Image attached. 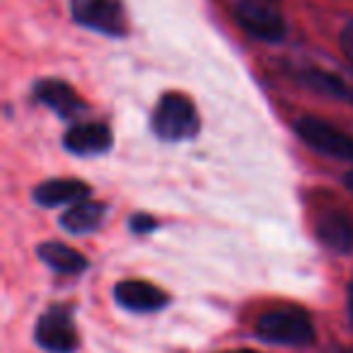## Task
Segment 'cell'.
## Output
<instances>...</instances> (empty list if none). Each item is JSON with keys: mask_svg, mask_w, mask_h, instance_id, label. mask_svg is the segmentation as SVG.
<instances>
[{"mask_svg": "<svg viewBox=\"0 0 353 353\" xmlns=\"http://www.w3.org/2000/svg\"><path fill=\"white\" fill-rule=\"evenodd\" d=\"M114 298L128 312H157L162 310L170 298H167L165 290H160L157 285L148 283V281H121V283L114 288Z\"/></svg>", "mask_w": 353, "mask_h": 353, "instance_id": "ba28073f", "label": "cell"}, {"mask_svg": "<svg viewBox=\"0 0 353 353\" xmlns=\"http://www.w3.org/2000/svg\"><path fill=\"white\" fill-rule=\"evenodd\" d=\"M235 17L240 27L261 41H281L288 32L281 12L271 0H240L235 6Z\"/></svg>", "mask_w": 353, "mask_h": 353, "instance_id": "3957f363", "label": "cell"}, {"mask_svg": "<svg viewBox=\"0 0 353 353\" xmlns=\"http://www.w3.org/2000/svg\"><path fill=\"white\" fill-rule=\"evenodd\" d=\"M295 128H298V136L322 155L336 157V160H353V138L348 133H343L341 128H336L334 123L314 117H305L295 123Z\"/></svg>", "mask_w": 353, "mask_h": 353, "instance_id": "5b68a950", "label": "cell"}, {"mask_svg": "<svg viewBox=\"0 0 353 353\" xmlns=\"http://www.w3.org/2000/svg\"><path fill=\"white\" fill-rule=\"evenodd\" d=\"M70 12L78 25L109 37L126 34V15L119 0H70Z\"/></svg>", "mask_w": 353, "mask_h": 353, "instance_id": "277c9868", "label": "cell"}, {"mask_svg": "<svg viewBox=\"0 0 353 353\" xmlns=\"http://www.w3.org/2000/svg\"><path fill=\"white\" fill-rule=\"evenodd\" d=\"M63 145L73 155H102L112 148V131L104 123L85 121L65 133Z\"/></svg>", "mask_w": 353, "mask_h": 353, "instance_id": "9c48e42d", "label": "cell"}, {"mask_svg": "<svg viewBox=\"0 0 353 353\" xmlns=\"http://www.w3.org/2000/svg\"><path fill=\"white\" fill-rule=\"evenodd\" d=\"M348 317H351V324H353V283L348 288Z\"/></svg>", "mask_w": 353, "mask_h": 353, "instance_id": "e0dca14e", "label": "cell"}, {"mask_svg": "<svg viewBox=\"0 0 353 353\" xmlns=\"http://www.w3.org/2000/svg\"><path fill=\"white\" fill-rule=\"evenodd\" d=\"M34 94L41 104H46V107L59 112L65 119L78 117L80 112H85V102L80 99V94L70 85L61 83V80H41L37 85Z\"/></svg>", "mask_w": 353, "mask_h": 353, "instance_id": "30bf717a", "label": "cell"}, {"mask_svg": "<svg viewBox=\"0 0 353 353\" xmlns=\"http://www.w3.org/2000/svg\"><path fill=\"white\" fill-rule=\"evenodd\" d=\"M39 259L44 261L46 266H51L54 271L65 276H75V274H83L88 269V259H85L80 252H75L73 247L68 245H61V242H46L37 250Z\"/></svg>", "mask_w": 353, "mask_h": 353, "instance_id": "5bb4252c", "label": "cell"}, {"mask_svg": "<svg viewBox=\"0 0 353 353\" xmlns=\"http://www.w3.org/2000/svg\"><path fill=\"white\" fill-rule=\"evenodd\" d=\"M346 187H348V192L353 194V172H348V176H346Z\"/></svg>", "mask_w": 353, "mask_h": 353, "instance_id": "ac0fdd59", "label": "cell"}, {"mask_svg": "<svg viewBox=\"0 0 353 353\" xmlns=\"http://www.w3.org/2000/svg\"><path fill=\"white\" fill-rule=\"evenodd\" d=\"M232 353H256V351H232Z\"/></svg>", "mask_w": 353, "mask_h": 353, "instance_id": "ffe728a7", "label": "cell"}, {"mask_svg": "<svg viewBox=\"0 0 353 353\" xmlns=\"http://www.w3.org/2000/svg\"><path fill=\"white\" fill-rule=\"evenodd\" d=\"M34 339L49 353H73L78 348V332L73 317L65 307H51L39 317L34 329Z\"/></svg>", "mask_w": 353, "mask_h": 353, "instance_id": "8992f818", "label": "cell"}, {"mask_svg": "<svg viewBox=\"0 0 353 353\" xmlns=\"http://www.w3.org/2000/svg\"><path fill=\"white\" fill-rule=\"evenodd\" d=\"M259 339L281 346H307L314 341V324L300 307H279L261 314L256 322Z\"/></svg>", "mask_w": 353, "mask_h": 353, "instance_id": "6da1fadb", "label": "cell"}, {"mask_svg": "<svg viewBox=\"0 0 353 353\" xmlns=\"http://www.w3.org/2000/svg\"><path fill=\"white\" fill-rule=\"evenodd\" d=\"M341 46H343V54H346L348 59L353 61V20L348 22L346 27H343V32H341Z\"/></svg>", "mask_w": 353, "mask_h": 353, "instance_id": "9a60e30c", "label": "cell"}, {"mask_svg": "<svg viewBox=\"0 0 353 353\" xmlns=\"http://www.w3.org/2000/svg\"><path fill=\"white\" fill-rule=\"evenodd\" d=\"M152 131L162 141H187L199 131V114L192 99L179 92H167L152 112Z\"/></svg>", "mask_w": 353, "mask_h": 353, "instance_id": "7a4b0ae2", "label": "cell"}, {"mask_svg": "<svg viewBox=\"0 0 353 353\" xmlns=\"http://www.w3.org/2000/svg\"><path fill=\"white\" fill-rule=\"evenodd\" d=\"M295 78L305 85V88L314 90V92L324 94V97L339 99L343 104H353V83L343 80L341 75L329 73L322 68H303L295 73Z\"/></svg>", "mask_w": 353, "mask_h": 353, "instance_id": "8fae6325", "label": "cell"}, {"mask_svg": "<svg viewBox=\"0 0 353 353\" xmlns=\"http://www.w3.org/2000/svg\"><path fill=\"white\" fill-rule=\"evenodd\" d=\"M131 228L136 232H148V230H152V228H155V221H152V218H148V216H136L131 221Z\"/></svg>", "mask_w": 353, "mask_h": 353, "instance_id": "2e32d148", "label": "cell"}, {"mask_svg": "<svg viewBox=\"0 0 353 353\" xmlns=\"http://www.w3.org/2000/svg\"><path fill=\"white\" fill-rule=\"evenodd\" d=\"M90 194V187L78 179H51L34 189V199L41 206H65V203H80Z\"/></svg>", "mask_w": 353, "mask_h": 353, "instance_id": "7c38bea8", "label": "cell"}, {"mask_svg": "<svg viewBox=\"0 0 353 353\" xmlns=\"http://www.w3.org/2000/svg\"><path fill=\"white\" fill-rule=\"evenodd\" d=\"M336 353H353V348H339Z\"/></svg>", "mask_w": 353, "mask_h": 353, "instance_id": "d6986e66", "label": "cell"}, {"mask_svg": "<svg viewBox=\"0 0 353 353\" xmlns=\"http://www.w3.org/2000/svg\"><path fill=\"white\" fill-rule=\"evenodd\" d=\"M104 213H107V206L97 201H80L73 203L68 211L61 216V225L63 230L73 232V235H85V232H92L102 225Z\"/></svg>", "mask_w": 353, "mask_h": 353, "instance_id": "4fadbf2b", "label": "cell"}, {"mask_svg": "<svg viewBox=\"0 0 353 353\" xmlns=\"http://www.w3.org/2000/svg\"><path fill=\"white\" fill-rule=\"evenodd\" d=\"M314 230L324 247L348 254L353 252V216L341 208H327L314 221Z\"/></svg>", "mask_w": 353, "mask_h": 353, "instance_id": "52a82bcc", "label": "cell"}]
</instances>
